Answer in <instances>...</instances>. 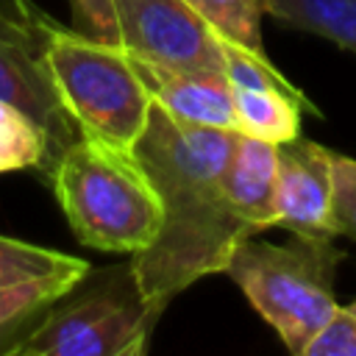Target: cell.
Returning <instances> with one entry per match:
<instances>
[{
	"instance_id": "obj_3",
	"label": "cell",
	"mask_w": 356,
	"mask_h": 356,
	"mask_svg": "<svg viewBox=\"0 0 356 356\" xmlns=\"http://www.w3.org/2000/svg\"><path fill=\"white\" fill-rule=\"evenodd\" d=\"M345 250L331 236H298L273 245L242 239L225 267L284 348L303 356L309 339L334 314V275Z\"/></svg>"
},
{
	"instance_id": "obj_15",
	"label": "cell",
	"mask_w": 356,
	"mask_h": 356,
	"mask_svg": "<svg viewBox=\"0 0 356 356\" xmlns=\"http://www.w3.org/2000/svg\"><path fill=\"white\" fill-rule=\"evenodd\" d=\"M220 50H222V75L228 78L231 86H248V89H278L289 97H295L303 111L320 117L317 106L303 95V89H298L267 56H256L234 42L220 39Z\"/></svg>"
},
{
	"instance_id": "obj_14",
	"label": "cell",
	"mask_w": 356,
	"mask_h": 356,
	"mask_svg": "<svg viewBox=\"0 0 356 356\" xmlns=\"http://www.w3.org/2000/svg\"><path fill=\"white\" fill-rule=\"evenodd\" d=\"M89 273L67 270V273L36 275V278H25V281L0 286V331L22 323L25 317H31L36 312H44L50 303L64 298L75 284H81Z\"/></svg>"
},
{
	"instance_id": "obj_5",
	"label": "cell",
	"mask_w": 356,
	"mask_h": 356,
	"mask_svg": "<svg viewBox=\"0 0 356 356\" xmlns=\"http://www.w3.org/2000/svg\"><path fill=\"white\" fill-rule=\"evenodd\" d=\"M75 284L42 320L6 345L14 356H139L159 320L147 306L131 261L106 270L89 289Z\"/></svg>"
},
{
	"instance_id": "obj_6",
	"label": "cell",
	"mask_w": 356,
	"mask_h": 356,
	"mask_svg": "<svg viewBox=\"0 0 356 356\" xmlns=\"http://www.w3.org/2000/svg\"><path fill=\"white\" fill-rule=\"evenodd\" d=\"M0 97L28 114L47 139V175L61 150L81 136L44 61L39 6L0 0Z\"/></svg>"
},
{
	"instance_id": "obj_10",
	"label": "cell",
	"mask_w": 356,
	"mask_h": 356,
	"mask_svg": "<svg viewBox=\"0 0 356 356\" xmlns=\"http://www.w3.org/2000/svg\"><path fill=\"white\" fill-rule=\"evenodd\" d=\"M275 175L278 145L239 134L222 175V192L253 234L275 228Z\"/></svg>"
},
{
	"instance_id": "obj_20",
	"label": "cell",
	"mask_w": 356,
	"mask_h": 356,
	"mask_svg": "<svg viewBox=\"0 0 356 356\" xmlns=\"http://www.w3.org/2000/svg\"><path fill=\"white\" fill-rule=\"evenodd\" d=\"M70 3H72V17L78 31L100 42L120 44V28H117V14L111 0H70Z\"/></svg>"
},
{
	"instance_id": "obj_8",
	"label": "cell",
	"mask_w": 356,
	"mask_h": 356,
	"mask_svg": "<svg viewBox=\"0 0 356 356\" xmlns=\"http://www.w3.org/2000/svg\"><path fill=\"white\" fill-rule=\"evenodd\" d=\"M331 153L303 136L278 145L275 228L298 236H337L331 220Z\"/></svg>"
},
{
	"instance_id": "obj_2",
	"label": "cell",
	"mask_w": 356,
	"mask_h": 356,
	"mask_svg": "<svg viewBox=\"0 0 356 356\" xmlns=\"http://www.w3.org/2000/svg\"><path fill=\"white\" fill-rule=\"evenodd\" d=\"M47 178L81 245L134 256L159 236L164 206L134 147L81 134Z\"/></svg>"
},
{
	"instance_id": "obj_11",
	"label": "cell",
	"mask_w": 356,
	"mask_h": 356,
	"mask_svg": "<svg viewBox=\"0 0 356 356\" xmlns=\"http://www.w3.org/2000/svg\"><path fill=\"white\" fill-rule=\"evenodd\" d=\"M234 95V117L236 131L267 139V142H289L300 136V114L303 106L278 92V89H248V86H231Z\"/></svg>"
},
{
	"instance_id": "obj_12",
	"label": "cell",
	"mask_w": 356,
	"mask_h": 356,
	"mask_svg": "<svg viewBox=\"0 0 356 356\" xmlns=\"http://www.w3.org/2000/svg\"><path fill=\"white\" fill-rule=\"evenodd\" d=\"M267 14L356 53V0H267Z\"/></svg>"
},
{
	"instance_id": "obj_18",
	"label": "cell",
	"mask_w": 356,
	"mask_h": 356,
	"mask_svg": "<svg viewBox=\"0 0 356 356\" xmlns=\"http://www.w3.org/2000/svg\"><path fill=\"white\" fill-rule=\"evenodd\" d=\"M331 220L337 236H348L356 242V159L331 153Z\"/></svg>"
},
{
	"instance_id": "obj_19",
	"label": "cell",
	"mask_w": 356,
	"mask_h": 356,
	"mask_svg": "<svg viewBox=\"0 0 356 356\" xmlns=\"http://www.w3.org/2000/svg\"><path fill=\"white\" fill-rule=\"evenodd\" d=\"M303 356H356V314L348 306H337L309 339Z\"/></svg>"
},
{
	"instance_id": "obj_7",
	"label": "cell",
	"mask_w": 356,
	"mask_h": 356,
	"mask_svg": "<svg viewBox=\"0 0 356 356\" xmlns=\"http://www.w3.org/2000/svg\"><path fill=\"white\" fill-rule=\"evenodd\" d=\"M120 47L142 61L189 72H222L220 36L186 0H111Z\"/></svg>"
},
{
	"instance_id": "obj_21",
	"label": "cell",
	"mask_w": 356,
	"mask_h": 356,
	"mask_svg": "<svg viewBox=\"0 0 356 356\" xmlns=\"http://www.w3.org/2000/svg\"><path fill=\"white\" fill-rule=\"evenodd\" d=\"M348 309H350V312H353V314H356V300H353V303H350V306H348Z\"/></svg>"
},
{
	"instance_id": "obj_1",
	"label": "cell",
	"mask_w": 356,
	"mask_h": 356,
	"mask_svg": "<svg viewBox=\"0 0 356 356\" xmlns=\"http://www.w3.org/2000/svg\"><path fill=\"white\" fill-rule=\"evenodd\" d=\"M236 136L231 128L189 125L159 106L150 108L134 153L161 197L164 220L131 267L153 314L203 275L225 273L236 245L253 236L222 192Z\"/></svg>"
},
{
	"instance_id": "obj_9",
	"label": "cell",
	"mask_w": 356,
	"mask_h": 356,
	"mask_svg": "<svg viewBox=\"0 0 356 356\" xmlns=\"http://www.w3.org/2000/svg\"><path fill=\"white\" fill-rule=\"evenodd\" d=\"M139 78L145 81L153 106L167 111L172 120L189 125H209V128H231L236 131L234 117V95L231 83L222 72H189L172 70L153 61L134 58Z\"/></svg>"
},
{
	"instance_id": "obj_16",
	"label": "cell",
	"mask_w": 356,
	"mask_h": 356,
	"mask_svg": "<svg viewBox=\"0 0 356 356\" xmlns=\"http://www.w3.org/2000/svg\"><path fill=\"white\" fill-rule=\"evenodd\" d=\"M67 270H83L89 273L92 264L81 256H70L61 250H50L42 245H31L14 236L0 234V286L36 278V275H53Z\"/></svg>"
},
{
	"instance_id": "obj_4",
	"label": "cell",
	"mask_w": 356,
	"mask_h": 356,
	"mask_svg": "<svg viewBox=\"0 0 356 356\" xmlns=\"http://www.w3.org/2000/svg\"><path fill=\"white\" fill-rule=\"evenodd\" d=\"M44 61L53 83L81 134L134 147L142 136L153 97L131 56L78 28H64L39 8Z\"/></svg>"
},
{
	"instance_id": "obj_17",
	"label": "cell",
	"mask_w": 356,
	"mask_h": 356,
	"mask_svg": "<svg viewBox=\"0 0 356 356\" xmlns=\"http://www.w3.org/2000/svg\"><path fill=\"white\" fill-rule=\"evenodd\" d=\"M28 167L47 170V139L28 114L0 97V172Z\"/></svg>"
},
{
	"instance_id": "obj_13",
	"label": "cell",
	"mask_w": 356,
	"mask_h": 356,
	"mask_svg": "<svg viewBox=\"0 0 356 356\" xmlns=\"http://www.w3.org/2000/svg\"><path fill=\"white\" fill-rule=\"evenodd\" d=\"M189 8L225 42H234L256 56H267L261 44V17L267 0H186Z\"/></svg>"
}]
</instances>
